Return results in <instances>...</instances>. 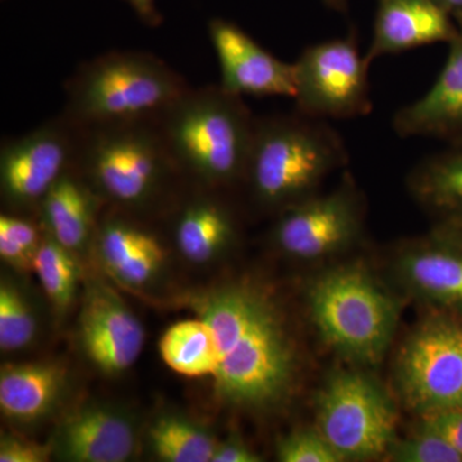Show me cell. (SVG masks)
I'll return each instance as SVG.
<instances>
[{
    "instance_id": "obj_1",
    "label": "cell",
    "mask_w": 462,
    "mask_h": 462,
    "mask_svg": "<svg viewBox=\"0 0 462 462\" xmlns=\"http://www.w3.org/2000/svg\"><path fill=\"white\" fill-rule=\"evenodd\" d=\"M199 318L218 349L215 392L233 406L263 409L281 401L293 382L294 352L281 315L248 285L217 289L196 300Z\"/></svg>"
},
{
    "instance_id": "obj_2",
    "label": "cell",
    "mask_w": 462,
    "mask_h": 462,
    "mask_svg": "<svg viewBox=\"0 0 462 462\" xmlns=\"http://www.w3.org/2000/svg\"><path fill=\"white\" fill-rule=\"evenodd\" d=\"M182 178L218 189L243 181L256 116L220 84L193 88L156 118Z\"/></svg>"
},
{
    "instance_id": "obj_3",
    "label": "cell",
    "mask_w": 462,
    "mask_h": 462,
    "mask_svg": "<svg viewBox=\"0 0 462 462\" xmlns=\"http://www.w3.org/2000/svg\"><path fill=\"white\" fill-rule=\"evenodd\" d=\"M342 135L327 120L300 111L256 117L243 181L267 209L284 211L314 197L322 179L345 165Z\"/></svg>"
},
{
    "instance_id": "obj_4",
    "label": "cell",
    "mask_w": 462,
    "mask_h": 462,
    "mask_svg": "<svg viewBox=\"0 0 462 462\" xmlns=\"http://www.w3.org/2000/svg\"><path fill=\"white\" fill-rule=\"evenodd\" d=\"M190 87L154 54L108 51L81 63L66 81L60 114L79 127L156 120Z\"/></svg>"
},
{
    "instance_id": "obj_5",
    "label": "cell",
    "mask_w": 462,
    "mask_h": 462,
    "mask_svg": "<svg viewBox=\"0 0 462 462\" xmlns=\"http://www.w3.org/2000/svg\"><path fill=\"white\" fill-rule=\"evenodd\" d=\"M75 170L100 199L125 209H144L184 180L156 120L79 127Z\"/></svg>"
},
{
    "instance_id": "obj_6",
    "label": "cell",
    "mask_w": 462,
    "mask_h": 462,
    "mask_svg": "<svg viewBox=\"0 0 462 462\" xmlns=\"http://www.w3.org/2000/svg\"><path fill=\"white\" fill-rule=\"evenodd\" d=\"M312 320L328 345L363 363H378L397 327L398 309L358 267L325 273L309 291Z\"/></svg>"
},
{
    "instance_id": "obj_7",
    "label": "cell",
    "mask_w": 462,
    "mask_h": 462,
    "mask_svg": "<svg viewBox=\"0 0 462 462\" xmlns=\"http://www.w3.org/2000/svg\"><path fill=\"white\" fill-rule=\"evenodd\" d=\"M294 65L296 109L320 120H348L369 115V67L357 32L309 45Z\"/></svg>"
},
{
    "instance_id": "obj_8",
    "label": "cell",
    "mask_w": 462,
    "mask_h": 462,
    "mask_svg": "<svg viewBox=\"0 0 462 462\" xmlns=\"http://www.w3.org/2000/svg\"><path fill=\"white\" fill-rule=\"evenodd\" d=\"M319 428L345 460L379 457L394 442L396 411L382 388L360 373L336 374L318 402Z\"/></svg>"
},
{
    "instance_id": "obj_9",
    "label": "cell",
    "mask_w": 462,
    "mask_h": 462,
    "mask_svg": "<svg viewBox=\"0 0 462 462\" xmlns=\"http://www.w3.org/2000/svg\"><path fill=\"white\" fill-rule=\"evenodd\" d=\"M79 127L60 114L0 145V182L8 205L41 206L48 191L74 169Z\"/></svg>"
},
{
    "instance_id": "obj_10",
    "label": "cell",
    "mask_w": 462,
    "mask_h": 462,
    "mask_svg": "<svg viewBox=\"0 0 462 462\" xmlns=\"http://www.w3.org/2000/svg\"><path fill=\"white\" fill-rule=\"evenodd\" d=\"M398 382L420 415L462 406V325L447 319L421 325L403 346Z\"/></svg>"
},
{
    "instance_id": "obj_11",
    "label": "cell",
    "mask_w": 462,
    "mask_h": 462,
    "mask_svg": "<svg viewBox=\"0 0 462 462\" xmlns=\"http://www.w3.org/2000/svg\"><path fill=\"white\" fill-rule=\"evenodd\" d=\"M360 230V199L346 180L328 196H314L279 212L273 238L289 256L314 260L351 245Z\"/></svg>"
},
{
    "instance_id": "obj_12",
    "label": "cell",
    "mask_w": 462,
    "mask_h": 462,
    "mask_svg": "<svg viewBox=\"0 0 462 462\" xmlns=\"http://www.w3.org/2000/svg\"><path fill=\"white\" fill-rule=\"evenodd\" d=\"M208 35L220 67L225 90L242 97L296 96L293 63L284 62L264 50L233 21L209 20Z\"/></svg>"
},
{
    "instance_id": "obj_13",
    "label": "cell",
    "mask_w": 462,
    "mask_h": 462,
    "mask_svg": "<svg viewBox=\"0 0 462 462\" xmlns=\"http://www.w3.org/2000/svg\"><path fill=\"white\" fill-rule=\"evenodd\" d=\"M79 325L85 354L103 373H123L142 354L141 321L111 288L100 282L87 291Z\"/></svg>"
},
{
    "instance_id": "obj_14",
    "label": "cell",
    "mask_w": 462,
    "mask_h": 462,
    "mask_svg": "<svg viewBox=\"0 0 462 462\" xmlns=\"http://www.w3.org/2000/svg\"><path fill=\"white\" fill-rule=\"evenodd\" d=\"M451 14L434 0H378L367 62L425 45L447 42L457 35Z\"/></svg>"
},
{
    "instance_id": "obj_15",
    "label": "cell",
    "mask_w": 462,
    "mask_h": 462,
    "mask_svg": "<svg viewBox=\"0 0 462 462\" xmlns=\"http://www.w3.org/2000/svg\"><path fill=\"white\" fill-rule=\"evenodd\" d=\"M413 291L462 318V224L443 220L436 236L401 258Z\"/></svg>"
},
{
    "instance_id": "obj_16",
    "label": "cell",
    "mask_w": 462,
    "mask_h": 462,
    "mask_svg": "<svg viewBox=\"0 0 462 462\" xmlns=\"http://www.w3.org/2000/svg\"><path fill=\"white\" fill-rule=\"evenodd\" d=\"M393 129L402 138H462V25L448 42V56L436 83L421 98L397 112Z\"/></svg>"
},
{
    "instance_id": "obj_17",
    "label": "cell",
    "mask_w": 462,
    "mask_h": 462,
    "mask_svg": "<svg viewBox=\"0 0 462 462\" xmlns=\"http://www.w3.org/2000/svg\"><path fill=\"white\" fill-rule=\"evenodd\" d=\"M58 455L75 462H124L135 451L133 422L109 407L90 406L69 416L58 433Z\"/></svg>"
},
{
    "instance_id": "obj_18",
    "label": "cell",
    "mask_w": 462,
    "mask_h": 462,
    "mask_svg": "<svg viewBox=\"0 0 462 462\" xmlns=\"http://www.w3.org/2000/svg\"><path fill=\"white\" fill-rule=\"evenodd\" d=\"M173 216L172 233L182 256L203 263L217 256L236 236L233 212L209 188L199 187Z\"/></svg>"
},
{
    "instance_id": "obj_19",
    "label": "cell",
    "mask_w": 462,
    "mask_h": 462,
    "mask_svg": "<svg viewBox=\"0 0 462 462\" xmlns=\"http://www.w3.org/2000/svg\"><path fill=\"white\" fill-rule=\"evenodd\" d=\"M98 194L75 167L48 191L39 206L42 226L48 236L69 251L84 247L97 231Z\"/></svg>"
},
{
    "instance_id": "obj_20",
    "label": "cell",
    "mask_w": 462,
    "mask_h": 462,
    "mask_svg": "<svg viewBox=\"0 0 462 462\" xmlns=\"http://www.w3.org/2000/svg\"><path fill=\"white\" fill-rule=\"evenodd\" d=\"M65 383L54 364L5 366L0 373V409L14 420L32 421L50 411Z\"/></svg>"
},
{
    "instance_id": "obj_21",
    "label": "cell",
    "mask_w": 462,
    "mask_h": 462,
    "mask_svg": "<svg viewBox=\"0 0 462 462\" xmlns=\"http://www.w3.org/2000/svg\"><path fill=\"white\" fill-rule=\"evenodd\" d=\"M412 189L443 220L462 224V138L427 158L411 178Z\"/></svg>"
},
{
    "instance_id": "obj_22",
    "label": "cell",
    "mask_w": 462,
    "mask_h": 462,
    "mask_svg": "<svg viewBox=\"0 0 462 462\" xmlns=\"http://www.w3.org/2000/svg\"><path fill=\"white\" fill-rule=\"evenodd\" d=\"M162 360L173 372L189 378L214 376L218 349L214 331L202 319L176 322L160 340Z\"/></svg>"
},
{
    "instance_id": "obj_23",
    "label": "cell",
    "mask_w": 462,
    "mask_h": 462,
    "mask_svg": "<svg viewBox=\"0 0 462 462\" xmlns=\"http://www.w3.org/2000/svg\"><path fill=\"white\" fill-rule=\"evenodd\" d=\"M149 440L157 457L169 462H212L218 445L208 431L178 416L158 419Z\"/></svg>"
},
{
    "instance_id": "obj_24",
    "label": "cell",
    "mask_w": 462,
    "mask_h": 462,
    "mask_svg": "<svg viewBox=\"0 0 462 462\" xmlns=\"http://www.w3.org/2000/svg\"><path fill=\"white\" fill-rule=\"evenodd\" d=\"M32 267L54 305L65 309L72 302L79 276L72 251L47 234L36 252Z\"/></svg>"
},
{
    "instance_id": "obj_25",
    "label": "cell",
    "mask_w": 462,
    "mask_h": 462,
    "mask_svg": "<svg viewBox=\"0 0 462 462\" xmlns=\"http://www.w3.org/2000/svg\"><path fill=\"white\" fill-rule=\"evenodd\" d=\"M36 321L32 307L16 287L0 285V348L17 351L29 346L35 337Z\"/></svg>"
},
{
    "instance_id": "obj_26",
    "label": "cell",
    "mask_w": 462,
    "mask_h": 462,
    "mask_svg": "<svg viewBox=\"0 0 462 462\" xmlns=\"http://www.w3.org/2000/svg\"><path fill=\"white\" fill-rule=\"evenodd\" d=\"M389 456L398 462H462V455L454 447L433 431L424 430L410 439L392 443Z\"/></svg>"
},
{
    "instance_id": "obj_27",
    "label": "cell",
    "mask_w": 462,
    "mask_h": 462,
    "mask_svg": "<svg viewBox=\"0 0 462 462\" xmlns=\"http://www.w3.org/2000/svg\"><path fill=\"white\" fill-rule=\"evenodd\" d=\"M276 456L282 462H340L320 430H297L282 438L276 446Z\"/></svg>"
},
{
    "instance_id": "obj_28",
    "label": "cell",
    "mask_w": 462,
    "mask_h": 462,
    "mask_svg": "<svg viewBox=\"0 0 462 462\" xmlns=\"http://www.w3.org/2000/svg\"><path fill=\"white\" fill-rule=\"evenodd\" d=\"M163 260H165V249L162 243L158 242L157 245L143 249L129 260L118 264L114 272L127 284L142 285L156 273Z\"/></svg>"
},
{
    "instance_id": "obj_29",
    "label": "cell",
    "mask_w": 462,
    "mask_h": 462,
    "mask_svg": "<svg viewBox=\"0 0 462 462\" xmlns=\"http://www.w3.org/2000/svg\"><path fill=\"white\" fill-rule=\"evenodd\" d=\"M420 430L442 437L462 455V406L422 413Z\"/></svg>"
},
{
    "instance_id": "obj_30",
    "label": "cell",
    "mask_w": 462,
    "mask_h": 462,
    "mask_svg": "<svg viewBox=\"0 0 462 462\" xmlns=\"http://www.w3.org/2000/svg\"><path fill=\"white\" fill-rule=\"evenodd\" d=\"M50 458L47 447L18 439L14 437H3L0 442V462H42Z\"/></svg>"
},
{
    "instance_id": "obj_31",
    "label": "cell",
    "mask_w": 462,
    "mask_h": 462,
    "mask_svg": "<svg viewBox=\"0 0 462 462\" xmlns=\"http://www.w3.org/2000/svg\"><path fill=\"white\" fill-rule=\"evenodd\" d=\"M260 456L249 449L238 438H230L216 447L212 462H258Z\"/></svg>"
},
{
    "instance_id": "obj_32",
    "label": "cell",
    "mask_w": 462,
    "mask_h": 462,
    "mask_svg": "<svg viewBox=\"0 0 462 462\" xmlns=\"http://www.w3.org/2000/svg\"><path fill=\"white\" fill-rule=\"evenodd\" d=\"M135 12L143 23L149 27H158L162 23V16L157 9L156 0H124Z\"/></svg>"
},
{
    "instance_id": "obj_33",
    "label": "cell",
    "mask_w": 462,
    "mask_h": 462,
    "mask_svg": "<svg viewBox=\"0 0 462 462\" xmlns=\"http://www.w3.org/2000/svg\"><path fill=\"white\" fill-rule=\"evenodd\" d=\"M434 2L451 14L457 26L462 25V0H434Z\"/></svg>"
},
{
    "instance_id": "obj_34",
    "label": "cell",
    "mask_w": 462,
    "mask_h": 462,
    "mask_svg": "<svg viewBox=\"0 0 462 462\" xmlns=\"http://www.w3.org/2000/svg\"><path fill=\"white\" fill-rule=\"evenodd\" d=\"M322 2H324V5H327L328 7L337 12H342V14H345L346 9H348V0H322Z\"/></svg>"
}]
</instances>
